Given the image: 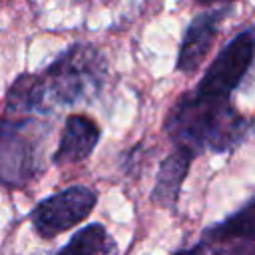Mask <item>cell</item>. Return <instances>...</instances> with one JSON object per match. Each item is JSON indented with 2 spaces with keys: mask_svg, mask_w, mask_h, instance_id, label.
Segmentation results:
<instances>
[{
  "mask_svg": "<svg viewBox=\"0 0 255 255\" xmlns=\"http://www.w3.org/2000/svg\"><path fill=\"white\" fill-rule=\"evenodd\" d=\"M104 54L86 42L62 50L42 72L16 76L6 92L10 114H50L54 108H70L92 102L106 82Z\"/></svg>",
  "mask_w": 255,
  "mask_h": 255,
  "instance_id": "cell-1",
  "label": "cell"
},
{
  "mask_svg": "<svg viewBox=\"0 0 255 255\" xmlns=\"http://www.w3.org/2000/svg\"><path fill=\"white\" fill-rule=\"evenodd\" d=\"M199 241L207 255H255V195L225 219L207 225Z\"/></svg>",
  "mask_w": 255,
  "mask_h": 255,
  "instance_id": "cell-6",
  "label": "cell"
},
{
  "mask_svg": "<svg viewBox=\"0 0 255 255\" xmlns=\"http://www.w3.org/2000/svg\"><path fill=\"white\" fill-rule=\"evenodd\" d=\"M197 4H215V2H231V0H195Z\"/></svg>",
  "mask_w": 255,
  "mask_h": 255,
  "instance_id": "cell-12",
  "label": "cell"
},
{
  "mask_svg": "<svg viewBox=\"0 0 255 255\" xmlns=\"http://www.w3.org/2000/svg\"><path fill=\"white\" fill-rule=\"evenodd\" d=\"M50 122L34 116L0 118V187L20 189L44 171Z\"/></svg>",
  "mask_w": 255,
  "mask_h": 255,
  "instance_id": "cell-3",
  "label": "cell"
},
{
  "mask_svg": "<svg viewBox=\"0 0 255 255\" xmlns=\"http://www.w3.org/2000/svg\"><path fill=\"white\" fill-rule=\"evenodd\" d=\"M229 12H231V6H217V8L213 6V8L193 16V20L187 24L181 44H179L177 62H175L177 72L193 74L201 66V62L209 54V50L217 38V32Z\"/></svg>",
  "mask_w": 255,
  "mask_h": 255,
  "instance_id": "cell-7",
  "label": "cell"
},
{
  "mask_svg": "<svg viewBox=\"0 0 255 255\" xmlns=\"http://www.w3.org/2000/svg\"><path fill=\"white\" fill-rule=\"evenodd\" d=\"M98 193L88 185H70L40 199L30 211V223L42 239H52L84 219L94 211Z\"/></svg>",
  "mask_w": 255,
  "mask_h": 255,
  "instance_id": "cell-5",
  "label": "cell"
},
{
  "mask_svg": "<svg viewBox=\"0 0 255 255\" xmlns=\"http://www.w3.org/2000/svg\"><path fill=\"white\" fill-rule=\"evenodd\" d=\"M195 157L197 155L191 149L173 145V151L161 161L157 175H155V185L149 195V199L155 205H159L163 209H171V211L175 209L179 193H181V185H183Z\"/></svg>",
  "mask_w": 255,
  "mask_h": 255,
  "instance_id": "cell-9",
  "label": "cell"
},
{
  "mask_svg": "<svg viewBox=\"0 0 255 255\" xmlns=\"http://www.w3.org/2000/svg\"><path fill=\"white\" fill-rule=\"evenodd\" d=\"M253 122L239 114L233 100L199 96L193 90L181 94L165 118V133L177 147L195 155L203 151L229 153L251 133Z\"/></svg>",
  "mask_w": 255,
  "mask_h": 255,
  "instance_id": "cell-2",
  "label": "cell"
},
{
  "mask_svg": "<svg viewBox=\"0 0 255 255\" xmlns=\"http://www.w3.org/2000/svg\"><path fill=\"white\" fill-rule=\"evenodd\" d=\"M54 255H118V243L102 223H88Z\"/></svg>",
  "mask_w": 255,
  "mask_h": 255,
  "instance_id": "cell-10",
  "label": "cell"
},
{
  "mask_svg": "<svg viewBox=\"0 0 255 255\" xmlns=\"http://www.w3.org/2000/svg\"><path fill=\"white\" fill-rule=\"evenodd\" d=\"M171 255H207V249H205V245L197 239L193 245H189V247H179V249H175Z\"/></svg>",
  "mask_w": 255,
  "mask_h": 255,
  "instance_id": "cell-11",
  "label": "cell"
},
{
  "mask_svg": "<svg viewBox=\"0 0 255 255\" xmlns=\"http://www.w3.org/2000/svg\"><path fill=\"white\" fill-rule=\"evenodd\" d=\"M255 60V24L237 32L215 56L199 84L195 94L219 100H231V94L239 88Z\"/></svg>",
  "mask_w": 255,
  "mask_h": 255,
  "instance_id": "cell-4",
  "label": "cell"
},
{
  "mask_svg": "<svg viewBox=\"0 0 255 255\" xmlns=\"http://www.w3.org/2000/svg\"><path fill=\"white\" fill-rule=\"evenodd\" d=\"M102 137V128L86 114H72L64 122L60 143L52 153L54 165L80 163L88 159Z\"/></svg>",
  "mask_w": 255,
  "mask_h": 255,
  "instance_id": "cell-8",
  "label": "cell"
}]
</instances>
